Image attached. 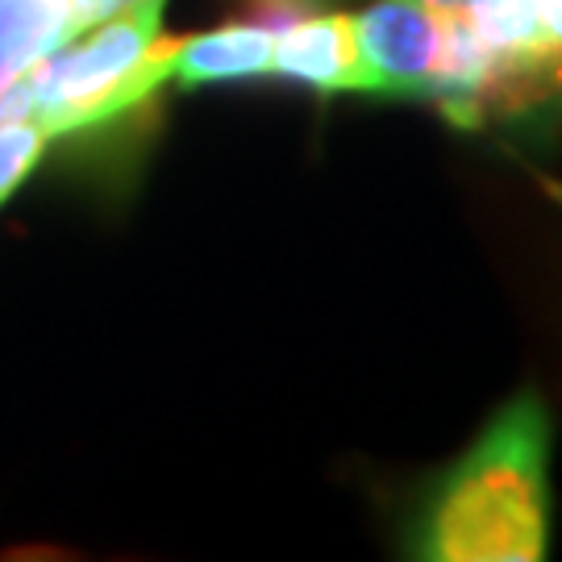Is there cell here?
I'll use <instances>...</instances> for the list:
<instances>
[{
  "instance_id": "1",
  "label": "cell",
  "mask_w": 562,
  "mask_h": 562,
  "mask_svg": "<svg viewBox=\"0 0 562 562\" xmlns=\"http://www.w3.org/2000/svg\"><path fill=\"white\" fill-rule=\"evenodd\" d=\"M554 417L538 387H517L442 471L404 525V559L542 562L554 525Z\"/></svg>"
},
{
  "instance_id": "2",
  "label": "cell",
  "mask_w": 562,
  "mask_h": 562,
  "mask_svg": "<svg viewBox=\"0 0 562 562\" xmlns=\"http://www.w3.org/2000/svg\"><path fill=\"white\" fill-rule=\"evenodd\" d=\"M162 4L167 0H155L88 25L21 76L30 117H38L50 138H80L113 125L171 83L176 38H162Z\"/></svg>"
},
{
  "instance_id": "3",
  "label": "cell",
  "mask_w": 562,
  "mask_h": 562,
  "mask_svg": "<svg viewBox=\"0 0 562 562\" xmlns=\"http://www.w3.org/2000/svg\"><path fill=\"white\" fill-rule=\"evenodd\" d=\"M367 97L434 101L446 55V13L422 0H371L359 18Z\"/></svg>"
},
{
  "instance_id": "4",
  "label": "cell",
  "mask_w": 562,
  "mask_h": 562,
  "mask_svg": "<svg viewBox=\"0 0 562 562\" xmlns=\"http://www.w3.org/2000/svg\"><path fill=\"white\" fill-rule=\"evenodd\" d=\"M271 80L301 83L317 97H367V63H362L359 25L350 13L334 9H308L296 21L276 30V67Z\"/></svg>"
},
{
  "instance_id": "5",
  "label": "cell",
  "mask_w": 562,
  "mask_h": 562,
  "mask_svg": "<svg viewBox=\"0 0 562 562\" xmlns=\"http://www.w3.org/2000/svg\"><path fill=\"white\" fill-rule=\"evenodd\" d=\"M462 13L480 30L483 46L492 55L483 88L508 76L562 67V0H471Z\"/></svg>"
},
{
  "instance_id": "6",
  "label": "cell",
  "mask_w": 562,
  "mask_h": 562,
  "mask_svg": "<svg viewBox=\"0 0 562 562\" xmlns=\"http://www.w3.org/2000/svg\"><path fill=\"white\" fill-rule=\"evenodd\" d=\"M271 67H276V30L238 18L217 30L176 38L171 83H180V88L255 83L271 80Z\"/></svg>"
},
{
  "instance_id": "7",
  "label": "cell",
  "mask_w": 562,
  "mask_h": 562,
  "mask_svg": "<svg viewBox=\"0 0 562 562\" xmlns=\"http://www.w3.org/2000/svg\"><path fill=\"white\" fill-rule=\"evenodd\" d=\"M76 34L71 0H0V92Z\"/></svg>"
},
{
  "instance_id": "8",
  "label": "cell",
  "mask_w": 562,
  "mask_h": 562,
  "mask_svg": "<svg viewBox=\"0 0 562 562\" xmlns=\"http://www.w3.org/2000/svg\"><path fill=\"white\" fill-rule=\"evenodd\" d=\"M46 146H50V130L38 117L25 113V117L0 121V204L34 176Z\"/></svg>"
},
{
  "instance_id": "9",
  "label": "cell",
  "mask_w": 562,
  "mask_h": 562,
  "mask_svg": "<svg viewBox=\"0 0 562 562\" xmlns=\"http://www.w3.org/2000/svg\"><path fill=\"white\" fill-rule=\"evenodd\" d=\"M142 4H155V0H71V13H76V30H88V25L113 21L121 13H134Z\"/></svg>"
},
{
  "instance_id": "10",
  "label": "cell",
  "mask_w": 562,
  "mask_h": 562,
  "mask_svg": "<svg viewBox=\"0 0 562 562\" xmlns=\"http://www.w3.org/2000/svg\"><path fill=\"white\" fill-rule=\"evenodd\" d=\"M25 113H30V104H25V88H21V80H18L13 88H4V92H0V121L25 117Z\"/></svg>"
},
{
  "instance_id": "11",
  "label": "cell",
  "mask_w": 562,
  "mask_h": 562,
  "mask_svg": "<svg viewBox=\"0 0 562 562\" xmlns=\"http://www.w3.org/2000/svg\"><path fill=\"white\" fill-rule=\"evenodd\" d=\"M422 4H434V9H442V13H462L471 0H422Z\"/></svg>"
},
{
  "instance_id": "12",
  "label": "cell",
  "mask_w": 562,
  "mask_h": 562,
  "mask_svg": "<svg viewBox=\"0 0 562 562\" xmlns=\"http://www.w3.org/2000/svg\"><path fill=\"white\" fill-rule=\"evenodd\" d=\"M308 4H322V0H308Z\"/></svg>"
}]
</instances>
